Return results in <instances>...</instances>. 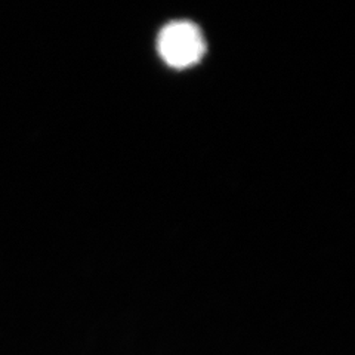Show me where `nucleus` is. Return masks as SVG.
<instances>
[{"instance_id": "nucleus-1", "label": "nucleus", "mask_w": 355, "mask_h": 355, "mask_svg": "<svg viewBox=\"0 0 355 355\" xmlns=\"http://www.w3.org/2000/svg\"><path fill=\"white\" fill-rule=\"evenodd\" d=\"M159 49L169 65L185 69L203 57L206 46L202 33L193 22H172L160 33Z\"/></svg>"}]
</instances>
